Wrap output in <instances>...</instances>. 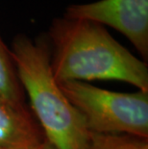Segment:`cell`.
Returning <instances> with one entry per match:
<instances>
[{
	"label": "cell",
	"instance_id": "ba28073f",
	"mask_svg": "<svg viewBox=\"0 0 148 149\" xmlns=\"http://www.w3.org/2000/svg\"><path fill=\"white\" fill-rule=\"evenodd\" d=\"M26 149H55V148L53 147L48 141H43L42 143H40V145H38V146H35L32 148H26Z\"/></svg>",
	"mask_w": 148,
	"mask_h": 149
},
{
	"label": "cell",
	"instance_id": "8992f818",
	"mask_svg": "<svg viewBox=\"0 0 148 149\" xmlns=\"http://www.w3.org/2000/svg\"><path fill=\"white\" fill-rule=\"evenodd\" d=\"M0 103L14 108H27L24 91L18 79L10 48L0 36Z\"/></svg>",
	"mask_w": 148,
	"mask_h": 149
},
{
	"label": "cell",
	"instance_id": "7a4b0ae2",
	"mask_svg": "<svg viewBox=\"0 0 148 149\" xmlns=\"http://www.w3.org/2000/svg\"><path fill=\"white\" fill-rule=\"evenodd\" d=\"M10 51L21 87L29 96L33 115L46 141L55 149L86 148L90 132L53 75L46 34L35 40L18 34Z\"/></svg>",
	"mask_w": 148,
	"mask_h": 149
},
{
	"label": "cell",
	"instance_id": "3957f363",
	"mask_svg": "<svg viewBox=\"0 0 148 149\" xmlns=\"http://www.w3.org/2000/svg\"><path fill=\"white\" fill-rule=\"evenodd\" d=\"M90 133L148 139V91L116 93L81 81L59 83Z\"/></svg>",
	"mask_w": 148,
	"mask_h": 149
},
{
	"label": "cell",
	"instance_id": "6da1fadb",
	"mask_svg": "<svg viewBox=\"0 0 148 149\" xmlns=\"http://www.w3.org/2000/svg\"><path fill=\"white\" fill-rule=\"evenodd\" d=\"M58 83L116 80L148 91V66L96 22L56 17L46 33Z\"/></svg>",
	"mask_w": 148,
	"mask_h": 149
},
{
	"label": "cell",
	"instance_id": "277c9868",
	"mask_svg": "<svg viewBox=\"0 0 148 149\" xmlns=\"http://www.w3.org/2000/svg\"><path fill=\"white\" fill-rule=\"evenodd\" d=\"M65 17L96 22L117 30L148 59V0H98L67 7Z\"/></svg>",
	"mask_w": 148,
	"mask_h": 149
},
{
	"label": "cell",
	"instance_id": "5b68a950",
	"mask_svg": "<svg viewBox=\"0 0 148 149\" xmlns=\"http://www.w3.org/2000/svg\"><path fill=\"white\" fill-rule=\"evenodd\" d=\"M45 136L27 108L0 103V149H26L45 141Z\"/></svg>",
	"mask_w": 148,
	"mask_h": 149
},
{
	"label": "cell",
	"instance_id": "52a82bcc",
	"mask_svg": "<svg viewBox=\"0 0 148 149\" xmlns=\"http://www.w3.org/2000/svg\"><path fill=\"white\" fill-rule=\"evenodd\" d=\"M85 149H148V139L121 134L90 133Z\"/></svg>",
	"mask_w": 148,
	"mask_h": 149
}]
</instances>
